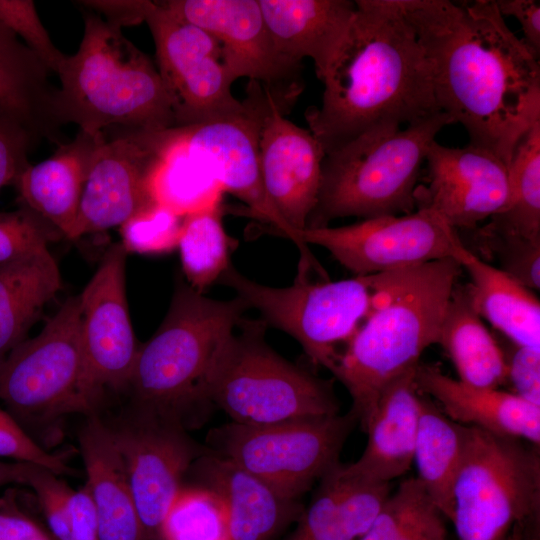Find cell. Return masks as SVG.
<instances>
[{
	"label": "cell",
	"instance_id": "6da1fadb",
	"mask_svg": "<svg viewBox=\"0 0 540 540\" xmlns=\"http://www.w3.org/2000/svg\"><path fill=\"white\" fill-rule=\"evenodd\" d=\"M432 67L439 109L510 163L540 119V66L495 0H397Z\"/></svg>",
	"mask_w": 540,
	"mask_h": 540
},
{
	"label": "cell",
	"instance_id": "7a4b0ae2",
	"mask_svg": "<svg viewBox=\"0 0 540 540\" xmlns=\"http://www.w3.org/2000/svg\"><path fill=\"white\" fill-rule=\"evenodd\" d=\"M305 119L325 154L358 136L442 112L430 60L397 0H356L347 33Z\"/></svg>",
	"mask_w": 540,
	"mask_h": 540
},
{
	"label": "cell",
	"instance_id": "3957f363",
	"mask_svg": "<svg viewBox=\"0 0 540 540\" xmlns=\"http://www.w3.org/2000/svg\"><path fill=\"white\" fill-rule=\"evenodd\" d=\"M461 272L448 258L375 274L372 309L330 370L349 392L350 411L363 429L382 389L437 344Z\"/></svg>",
	"mask_w": 540,
	"mask_h": 540
},
{
	"label": "cell",
	"instance_id": "277c9868",
	"mask_svg": "<svg viewBox=\"0 0 540 540\" xmlns=\"http://www.w3.org/2000/svg\"><path fill=\"white\" fill-rule=\"evenodd\" d=\"M57 75L54 116L97 134L122 127L146 131L175 128L172 102L157 66L98 14L84 16L83 36Z\"/></svg>",
	"mask_w": 540,
	"mask_h": 540
},
{
	"label": "cell",
	"instance_id": "5b68a950",
	"mask_svg": "<svg viewBox=\"0 0 540 540\" xmlns=\"http://www.w3.org/2000/svg\"><path fill=\"white\" fill-rule=\"evenodd\" d=\"M248 309L237 296L211 299L179 279L163 322L139 347L129 385L135 404L184 424L185 413L211 405L209 373Z\"/></svg>",
	"mask_w": 540,
	"mask_h": 540
},
{
	"label": "cell",
	"instance_id": "8992f818",
	"mask_svg": "<svg viewBox=\"0 0 540 540\" xmlns=\"http://www.w3.org/2000/svg\"><path fill=\"white\" fill-rule=\"evenodd\" d=\"M449 124L452 119L439 112L400 129L362 134L326 153L306 228L326 227L337 218L365 220L415 211L422 164Z\"/></svg>",
	"mask_w": 540,
	"mask_h": 540
},
{
	"label": "cell",
	"instance_id": "52a82bcc",
	"mask_svg": "<svg viewBox=\"0 0 540 540\" xmlns=\"http://www.w3.org/2000/svg\"><path fill=\"white\" fill-rule=\"evenodd\" d=\"M266 328L262 319H241L209 373V403L243 425L338 414L332 380L278 354L265 340Z\"/></svg>",
	"mask_w": 540,
	"mask_h": 540
},
{
	"label": "cell",
	"instance_id": "ba28073f",
	"mask_svg": "<svg viewBox=\"0 0 540 540\" xmlns=\"http://www.w3.org/2000/svg\"><path fill=\"white\" fill-rule=\"evenodd\" d=\"M452 498L459 540H506L515 526L539 522V447L466 426Z\"/></svg>",
	"mask_w": 540,
	"mask_h": 540
},
{
	"label": "cell",
	"instance_id": "9c48e42d",
	"mask_svg": "<svg viewBox=\"0 0 540 540\" xmlns=\"http://www.w3.org/2000/svg\"><path fill=\"white\" fill-rule=\"evenodd\" d=\"M312 272L298 268L292 285L276 288L247 278L231 264L217 282L232 288L249 309H256L267 327L292 336L314 365L330 371L340 347L372 309L375 274L330 281L312 280Z\"/></svg>",
	"mask_w": 540,
	"mask_h": 540
},
{
	"label": "cell",
	"instance_id": "30bf717a",
	"mask_svg": "<svg viewBox=\"0 0 540 540\" xmlns=\"http://www.w3.org/2000/svg\"><path fill=\"white\" fill-rule=\"evenodd\" d=\"M358 423L344 415L292 419L264 425L234 422L213 428L207 447L280 495L299 500L339 461L344 443Z\"/></svg>",
	"mask_w": 540,
	"mask_h": 540
},
{
	"label": "cell",
	"instance_id": "8fae6325",
	"mask_svg": "<svg viewBox=\"0 0 540 540\" xmlns=\"http://www.w3.org/2000/svg\"><path fill=\"white\" fill-rule=\"evenodd\" d=\"M0 399L19 422L43 424L93 414L84 389L80 296L69 297L40 333L0 364Z\"/></svg>",
	"mask_w": 540,
	"mask_h": 540
},
{
	"label": "cell",
	"instance_id": "7c38bea8",
	"mask_svg": "<svg viewBox=\"0 0 540 540\" xmlns=\"http://www.w3.org/2000/svg\"><path fill=\"white\" fill-rule=\"evenodd\" d=\"M299 237L305 245L325 248L356 276L380 274L448 258L462 265L472 253L464 245L460 232L426 208L339 227L305 228Z\"/></svg>",
	"mask_w": 540,
	"mask_h": 540
},
{
	"label": "cell",
	"instance_id": "4fadbf2b",
	"mask_svg": "<svg viewBox=\"0 0 540 540\" xmlns=\"http://www.w3.org/2000/svg\"><path fill=\"white\" fill-rule=\"evenodd\" d=\"M145 22L177 127L244 109V102L232 94L234 80L224 65L221 46L211 34L174 15L161 1H153Z\"/></svg>",
	"mask_w": 540,
	"mask_h": 540
},
{
	"label": "cell",
	"instance_id": "5bb4252c",
	"mask_svg": "<svg viewBox=\"0 0 540 540\" xmlns=\"http://www.w3.org/2000/svg\"><path fill=\"white\" fill-rule=\"evenodd\" d=\"M244 109L191 126L176 127L177 145L220 185L241 200L252 215L292 240L300 258H312L308 246L277 214L264 190L259 164V130L267 94L249 81Z\"/></svg>",
	"mask_w": 540,
	"mask_h": 540
},
{
	"label": "cell",
	"instance_id": "9a60e30c",
	"mask_svg": "<svg viewBox=\"0 0 540 540\" xmlns=\"http://www.w3.org/2000/svg\"><path fill=\"white\" fill-rule=\"evenodd\" d=\"M173 129L103 130L84 183L71 239L120 227L155 203L150 182L170 146Z\"/></svg>",
	"mask_w": 540,
	"mask_h": 540
},
{
	"label": "cell",
	"instance_id": "2e32d148",
	"mask_svg": "<svg viewBox=\"0 0 540 540\" xmlns=\"http://www.w3.org/2000/svg\"><path fill=\"white\" fill-rule=\"evenodd\" d=\"M123 459L148 540H160L164 516L192 464L211 450L189 437L176 416L135 405L131 416L109 425Z\"/></svg>",
	"mask_w": 540,
	"mask_h": 540
},
{
	"label": "cell",
	"instance_id": "e0dca14e",
	"mask_svg": "<svg viewBox=\"0 0 540 540\" xmlns=\"http://www.w3.org/2000/svg\"><path fill=\"white\" fill-rule=\"evenodd\" d=\"M162 5L200 27L220 44L224 65L235 81L259 83L285 114L303 90L301 66L282 57L266 27L258 0H167Z\"/></svg>",
	"mask_w": 540,
	"mask_h": 540
},
{
	"label": "cell",
	"instance_id": "ac0fdd59",
	"mask_svg": "<svg viewBox=\"0 0 540 540\" xmlns=\"http://www.w3.org/2000/svg\"><path fill=\"white\" fill-rule=\"evenodd\" d=\"M127 252L112 244L79 295L84 389L94 409L105 389H129L139 350L126 298Z\"/></svg>",
	"mask_w": 540,
	"mask_h": 540
},
{
	"label": "cell",
	"instance_id": "d6986e66",
	"mask_svg": "<svg viewBox=\"0 0 540 540\" xmlns=\"http://www.w3.org/2000/svg\"><path fill=\"white\" fill-rule=\"evenodd\" d=\"M425 162L427 186L417 187L416 209L434 211L458 232L479 227L506 205L509 164L494 152L434 141Z\"/></svg>",
	"mask_w": 540,
	"mask_h": 540
},
{
	"label": "cell",
	"instance_id": "ffe728a7",
	"mask_svg": "<svg viewBox=\"0 0 540 540\" xmlns=\"http://www.w3.org/2000/svg\"><path fill=\"white\" fill-rule=\"evenodd\" d=\"M266 94L259 130L262 182L269 202L301 241L317 202L325 152L309 129L288 120Z\"/></svg>",
	"mask_w": 540,
	"mask_h": 540
},
{
	"label": "cell",
	"instance_id": "44dd1931",
	"mask_svg": "<svg viewBox=\"0 0 540 540\" xmlns=\"http://www.w3.org/2000/svg\"><path fill=\"white\" fill-rule=\"evenodd\" d=\"M198 485L223 501L230 540H276L300 518L299 500L280 495L267 483L212 451L191 466Z\"/></svg>",
	"mask_w": 540,
	"mask_h": 540
},
{
	"label": "cell",
	"instance_id": "7402d4cb",
	"mask_svg": "<svg viewBox=\"0 0 540 540\" xmlns=\"http://www.w3.org/2000/svg\"><path fill=\"white\" fill-rule=\"evenodd\" d=\"M419 391L432 397L451 420L493 434L540 444V406L514 392L481 388L453 379L432 364L416 367Z\"/></svg>",
	"mask_w": 540,
	"mask_h": 540
},
{
	"label": "cell",
	"instance_id": "603a6c76",
	"mask_svg": "<svg viewBox=\"0 0 540 540\" xmlns=\"http://www.w3.org/2000/svg\"><path fill=\"white\" fill-rule=\"evenodd\" d=\"M416 367L404 372L381 391L364 427L367 443L352 471L376 483H390L413 464L423 394L415 381Z\"/></svg>",
	"mask_w": 540,
	"mask_h": 540
},
{
	"label": "cell",
	"instance_id": "cb8c5ba5",
	"mask_svg": "<svg viewBox=\"0 0 540 540\" xmlns=\"http://www.w3.org/2000/svg\"><path fill=\"white\" fill-rule=\"evenodd\" d=\"M266 27L279 54L301 66L314 62L322 80L356 11L351 0H258Z\"/></svg>",
	"mask_w": 540,
	"mask_h": 540
},
{
	"label": "cell",
	"instance_id": "d4e9b609",
	"mask_svg": "<svg viewBox=\"0 0 540 540\" xmlns=\"http://www.w3.org/2000/svg\"><path fill=\"white\" fill-rule=\"evenodd\" d=\"M390 494V483L368 481L339 462L319 480L310 505L284 540H358Z\"/></svg>",
	"mask_w": 540,
	"mask_h": 540
},
{
	"label": "cell",
	"instance_id": "484cf974",
	"mask_svg": "<svg viewBox=\"0 0 540 540\" xmlns=\"http://www.w3.org/2000/svg\"><path fill=\"white\" fill-rule=\"evenodd\" d=\"M102 132L79 130L73 140L58 145L49 158L29 164L14 183L20 205L37 213L68 239L72 238L84 183Z\"/></svg>",
	"mask_w": 540,
	"mask_h": 540
},
{
	"label": "cell",
	"instance_id": "4316f807",
	"mask_svg": "<svg viewBox=\"0 0 540 540\" xmlns=\"http://www.w3.org/2000/svg\"><path fill=\"white\" fill-rule=\"evenodd\" d=\"M88 416L79 444L98 513V540H148L110 427L95 413Z\"/></svg>",
	"mask_w": 540,
	"mask_h": 540
},
{
	"label": "cell",
	"instance_id": "83f0119b",
	"mask_svg": "<svg viewBox=\"0 0 540 540\" xmlns=\"http://www.w3.org/2000/svg\"><path fill=\"white\" fill-rule=\"evenodd\" d=\"M37 55L0 23V116L25 128L37 143H63L54 116L57 87Z\"/></svg>",
	"mask_w": 540,
	"mask_h": 540
},
{
	"label": "cell",
	"instance_id": "f1b7e54d",
	"mask_svg": "<svg viewBox=\"0 0 540 540\" xmlns=\"http://www.w3.org/2000/svg\"><path fill=\"white\" fill-rule=\"evenodd\" d=\"M437 344L451 359L459 381L481 388H499L507 382L505 351L476 311L468 284L455 285Z\"/></svg>",
	"mask_w": 540,
	"mask_h": 540
},
{
	"label": "cell",
	"instance_id": "f546056e",
	"mask_svg": "<svg viewBox=\"0 0 540 540\" xmlns=\"http://www.w3.org/2000/svg\"><path fill=\"white\" fill-rule=\"evenodd\" d=\"M61 285L58 264L48 248L0 264V364L25 340Z\"/></svg>",
	"mask_w": 540,
	"mask_h": 540
},
{
	"label": "cell",
	"instance_id": "4dcf8cb0",
	"mask_svg": "<svg viewBox=\"0 0 540 540\" xmlns=\"http://www.w3.org/2000/svg\"><path fill=\"white\" fill-rule=\"evenodd\" d=\"M472 303L482 319L518 346L540 348V302L519 281L471 253L462 263Z\"/></svg>",
	"mask_w": 540,
	"mask_h": 540
},
{
	"label": "cell",
	"instance_id": "1f68e13d",
	"mask_svg": "<svg viewBox=\"0 0 540 540\" xmlns=\"http://www.w3.org/2000/svg\"><path fill=\"white\" fill-rule=\"evenodd\" d=\"M465 436V425L451 420L436 403L423 396L413 457L418 471L416 478L435 507L449 520Z\"/></svg>",
	"mask_w": 540,
	"mask_h": 540
},
{
	"label": "cell",
	"instance_id": "d6a6232c",
	"mask_svg": "<svg viewBox=\"0 0 540 540\" xmlns=\"http://www.w3.org/2000/svg\"><path fill=\"white\" fill-rule=\"evenodd\" d=\"M482 227L540 241V119L529 127L512 154L506 205Z\"/></svg>",
	"mask_w": 540,
	"mask_h": 540
},
{
	"label": "cell",
	"instance_id": "836d02e7",
	"mask_svg": "<svg viewBox=\"0 0 540 540\" xmlns=\"http://www.w3.org/2000/svg\"><path fill=\"white\" fill-rule=\"evenodd\" d=\"M223 212L220 202L183 217L177 248L188 284L200 293L231 265L238 243L225 230Z\"/></svg>",
	"mask_w": 540,
	"mask_h": 540
},
{
	"label": "cell",
	"instance_id": "e575fe53",
	"mask_svg": "<svg viewBox=\"0 0 540 540\" xmlns=\"http://www.w3.org/2000/svg\"><path fill=\"white\" fill-rule=\"evenodd\" d=\"M160 540H230L221 498L202 486H182L162 521Z\"/></svg>",
	"mask_w": 540,
	"mask_h": 540
},
{
	"label": "cell",
	"instance_id": "d590c367",
	"mask_svg": "<svg viewBox=\"0 0 540 540\" xmlns=\"http://www.w3.org/2000/svg\"><path fill=\"white\" fill-rule=\"evenodd\" d=\"M183 217L159 204L141 210L120 226L127 253L162 254L177 248Z\"/></svg>",
	"mask_w": 540,
	"mask_h": 540
},
{
	"label": "cell",
	"instance_id": "8d00e7d4",
	"mask_svg": "<svg viewBox=\"0 0 540 540\" xmlns=\"http://www.w3.org/2000/svg\"><path fill=\"white\" fill-rule=\"evenodd\" d=\"M479 248L494 257L502 271L532 291L540 289V241L490 232L482 226L466 231Z\"/></svg>",
	"mask_w": 540,
	"mask_h": 540
},
{
	"label": "cell",
	"instance_id": "74e56055",
	"mask_svg": "<svg viewBox=\"0 0 540 540\" xmlns=\"http://www.w3.org/2000/svg\"><path fill=\"white\" fill-rule=\"evenodd\" d=\"M61 236L54 226L24 205L0 212V264L48 248Z\"/></svg>",
	"mask_w": 540,
	"mask_h": 540
},
{
	"label": "cell",
	"instance_id": "f35d334b",
	"mask_svg": "<svg viewBox=\"0 0 540 540\" xmlns=\"http://www.w3.org/2000/svg\"><path fill=\"white\" fill-rule=\"evenodd\" d=\"M431 503L417 478L403 481L358 540H403L409 527Z\"/></svg>",
	"mask_w": 540,
	"mask_h": 540
},
{
	"label": "cell",
	"instance_id": "ab89813d",
	"mask_svg": "<svg viewBox=\"0 0 540 540\" xmlns=\"http://www.w3.org/2000/svg\"><path fill=\"white\" fill-rule=\"evenodd\" d=\"M0 23L20 37L49 72L58 73L66 55L54 45L32 0H0Z\"/></svg>",
	"mask_w": 540,
	"mask_h": 540
},
{
	"label": "cell",
	"instance_id": "60d3db41",
	"mask_svg": "<svg viewBox=\"0 0 540 540\" xmlns=\"http://www.w3.org/2000/svg\"><path fill=\"white\" fill-rule=\"evenodd\" d=\"M0 457L18 462L36 464L57 475H71L64 454H53L41 447L21 424L8 412L0 408Z\"/></svg>",
	"mask_w": 540,
	"mask_h": 540
},
{
	"label": "cell",
	"instance_id": "b9f144b4",
	"mask_svg": "<svg viewBox=\"0 0 540 540\" xmlns=\"http://www.w3.org/2000/svg\"><path fill=\"white\" fill-rule=\"evenodd\" d=\"M26 485L35 492L57 540H70L68 502L72 489L52 471L30 464Z\"/></svg>",
	"mask_w": 540,
	"mask_h": 540
},
{
	"label": "cell",
	"instance_id": "7bdbcfd3",
	"mask_svg": "<svg viewBox=\"0 0 540 540\" xmlns=\"http://www.w3.org/2000/svg\"><path fill=\"white\" fill-rule=\"evenodd\" d=\"M37 143L18 123L0 116V190L15 183L30 164L28 154Z\"/></svg>",
	"mask_w": 540,
	"mask_h": 540
},
{
	"label": "cell",
	"instance_id": "ee69618b",
	"mask_svg": "<svg viewBox=\"0 0 540 540\" xmlns=\"http://www.w3.org/2000/svg\"><path fill=\"white\" fill-rule=\"evenodd\" d=\"M506 354L508 379L515 394L540 406V348L518 346Z\"/></svg>",
	"mask_w": 540,
	"mask_h": 540
},
{
	"label": "cell",
	"instance_id": "f6af8a7d",
	"mask_svg": "<svg viewBox=\"0 0 540 540\" xmlns=\"http://www.w3.org/2000/svg\"><path fill=\"white\" fill-rule=\"evenodd\" d=\"M68 515L70 540H98V513L87 483L78 491H72Z\"/></svg>",
	"mask_w": 540,
	"mask_h": 540
},
{
	"label": "cell",
	"instance_id": "bcb514c9",
	"mask_svg": "<svg viewBox=\"0 0 540 540\" xmlns=\"http://www.w3.org/2000/svg\"><path fill=\"white\" fill-rule=\"evenodd\" d=\"M78 4L101 14L108 23L119 27L134 26L145 22L153 4L148 0H88L78 1Z\"/></svg>",
	"mask_w": 540,
	"mask_h": 540
},
{
	"label": "cell",
	"instance_id": "7dc6e473",
	"mask_svg": "<svg viewBox=\"0 0 540 540\" xmlns=\"http://www.w3.org/2000/svg\"><path fill=\"white\" fill-rule=\"evenodd\" d=\"M496 6L504 17L512 16L521 25L522 39L531 53L540 58V2L538 0H496Z\"/></svg>",
	"mask_w": 540,
	"mask_h": 540
},
{
	"label": "cell",
	"instance_id": "c3c4849f",
	"mask_svg": "<svg viewBox=\"0 0 540 540\" xmlns=\"http://www.w3.org/2000/svg\"><path fill=\"white\" fill-rule=\"evenodd\" d=\"M0 540H50V538L33 520L15 509L11 501H2Z\"/></svg>",
	"mask_w": 540,
	"mask_h": 540
},
{
	"label": "cell",
	"instance_id": "681fc988",
	"mask_svg": "<svg viewBox=\"0 0 540 540\" xmlns=\"http://www.w3.org/2000/svg\"><path fill=\"white\" fill-rule=\"evenodd\" d=\"M443 518L431 503L409 527L403 540H448Z\"/></svg>",
	"mask_w": 540,
	"mask_h": 540
},
{
	"label": "cell",
	"instance_id": "f907efd6",
	"mask_svg": "<svg viewBox=\"0 0 540 540\" xmlns=\"http://www.w3.org/2000/svg\"><path fill=\"white\" fill-rule=\"evenodd\" d=\"M31 463H8L0 461V488L12 484H26V475Z\"/></svg>",
	"mask_w": 540,
	"mask_h": 540
},
{
	"label": "cell",
	"instance_id": "816d5d0a",
	"mask_svg": "<svg viewBox=\"0 0 540 540\" xmlns=\"http://www.w3.org/2000/svg\"><path fill=\"white\" fill-rule=\"evenodd\" d=\"M523 537H524V526L517 525L512 529V531L510 532L506 540H523Z\"/></svg>",
	"mask_w": 540,
	"mask_h": 540
}]
</instances>
